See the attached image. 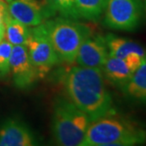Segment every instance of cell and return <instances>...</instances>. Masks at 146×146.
<instances>
[{"label":"cell","instance_id":"9a60e30c","mask_svg":"<svg viewBox=\"0 0 146 146\" xmlns=\"http://www.w3.org/2000/svg\"><path fill=\"white\" fill-rule=\"evenodd\" d=\"M76 8L81 18L97 21L104 12L106 0H74Z\"/></svg>","mask_w":146,"mask_h":146},{"label":"cell","instance_id":"5b68a950","mask_svg":"<svg viewBox=\"0 0 146 146\" xmlns=\"http://www.w3.org/2000/svg\"><path fill=\"white\" fill-rule=\"evenodd\" d=\"M143 11L141 0H106L104 25L115 30L134 31L141 24Z\"/></svg>","mask_w":146,"mask_h":146},{"label":"cell","instance_id":"7402d4cb","mask_svg":"<svg viewBox=\"0 0 146 146\" xmlns=\"http://www.w3.org/2000/svg\"><path fill=\"white\" fill-rule=\"evenodd\" d=\"M145 15H146V0L145 2Z\"/></svg>","mask_w":146,"mask_h":146},{"label":"cell","instance_id":"7c38bea8","mask_svg":"<svg viewBox=\"0 0 146 146\" xmlns=\"http://www.w3.org/2000/svg\"><path fill=\"white\" fill-rule=\"evenodd\" d=\"M110 56L124 59L131 53H137L146 58V50L137 42L124 37L109 34L105 37Z\"/></svg>","mask_w":146,"mask_h":146},{"label":"cell","instance_id":"44dd1931","mask_svg":"<svg viewBox=\"0 0 146 146\" xmlns=\"http://www.w3.org/2000/svg\"><path fill=\"white\" fill-rule=\"evenodd\" d=\"M3 1H5L6 3H11L12 0H3Z\"/></svg>","mask_w":146,"mask_h":146},{"label":"cell","instance_id":"8fae6325","mask_svg":"<svg viewBox=\"0 0 146 146\" xmlns=\"http://www.w3.org/2000/svg\"><path fill=\"white\" fill-rule=\"evenodd\" d=\"M120 89L128 99L140 103H146V59Z\"/></svg>","mask_w":146,"mask_h":146},{"label":"cell","instance_id":"7a4b0ae2","mask_svg":"<svg viewBox=\"0 0 146 146\" xmlns=\"http://www.w3.org/2000/svg\"><path fill=\"white\" fill-rule=\"evenodd\" d=\"M145 142V129L110 115L90 123L80 146H131Z\"/></svg>","mask_w":146,"mask_h":146},{"label":"cell","instance_id":"d6986e66","mask_svg":"<svg viewBox=\"0 0 146 146\" xmlns=\"http://www.w3.org/2000/svg\"><path fill=\"white\" fill-rule=\"evenodd\" d=\"M9 15L8 6L3 0H0V35L4 36L5 35L6 20Z\"/></svg>","mask_w":146,"mask_h":146},{"label":"cell","instance_id":"ac0fdd59","mask_svg":"<svg viewBox=\"0 0 146 146\" xmlns=\"http://www.w3.org/2000/svg\"><path fill=\"white\" fill-rule=\"evenodd\" d=\"M145 59V58L142 57L137 53H131L130 54H128L123 60L125 61L131 72L133 73Z\"/></svg>","mask_w":146,"mask_h":146},{"label":"cell","instance_id":"3957f363","mask_svg":"<svg viewBox=\"0 0 146 146\" xmlns=\"http://www.w3.org/2000/svg\"><path fill=\"white\" fill-rule=\"evenodd\" d=\"M90 123L89 116L72 102L63 98L56 102L53 114L52 132L58 145H81Z\"/></svg>","mask_w":146,"mask_h":146},{"label":"cell","instance_id":"2e32d148","mask_svg":"<svg viewBox=\"0 0 146 146\" xmlns=\"http://www.w3.org/2000/svg\"><path fill=\"white\" fill-rule=\"evenodd\" d=\"M50 7L58 11L63 18L77 21L81 18L76 8L74 0H47Z\"/></svg>","mask_w":146,"mask_h":146},{"label":"cell","instance_id":"30bf717a","mask_svg":"<svg viewBox=\"0 0 146 146\" xmlns=\"http://www.w3.org/2000/svg\"><path fill=\"white\" fill-rule=\"evenodd\" d=\"M8 11L14 19L26 26L42 25L44 18L49 16L37 0H12L9 3Z\"/></svg>","mask_w":146,"mask_h":146},{"label":"cell","instance_id":"52a82bcc","mask_svg":"<svg viewBox=\"0 0 146 146\" xmlns=\"http://www.w3.org/2000/svg\"><path fill=\"white\" fill-rule=\"evenodd\" d=\"M10 72L15 85L19 89H28L40 78L25 45H16L11 48Z\"/></svg>","mask_w":146,"mask_h":146},{"label":"cell","instance_id":"5bb4252c","mask_svg":"<svg viewBox=\"0 0 146 146\" xmlns=\"http://www.w3.org/2000/svg\"><path fill=\"white\" fill-rule=\"evenodd\" d=\"M5 33L7 41L12 46L25 45L26 46L30 30L28 26L14 19L10 14L6 20Z\"/></svg>","mask_w":146,"mask_h":146},{"label":"cell","instance_id":"8992f818","mask_svg":"<svg viewBox=\"0 0 146 146\" xmlns=\"http://www.w3.org/2000/svg\"><path fill=\"white\" fill-rule=\"evenodd\" d=\"M26 46L32 63L40 77H43L59 62L43 24L30 29Z\"/></svg>","mask_w":146,"mask_h":146},{"label":"cell","instance_id":"ffe728a7","mask_svg":"<svg viewBox=\"0 0 146 146\" xmlns=\"http://www.w3.org/2000/svg\"><path fill=\"white\" fill-rule=\"evenodd\" d=\"M3 38H4V36H1V35H0V42H1L2 41H3Z\"/></svg>","mask_w":146,"mask_h":146},{"label":"cell","instance_id":"4fadbf2b","mask_svg":"<svg viewBox=\"0 0 146 146\" xmlns=\"http://www.w3.org/2000/svg\"><path fill=\"white\" fill-rule=\"evenodd\" d=\"M102 71L110 82L119 88L128 81L132 74L123 59L110 55L102 65Z\"/></svg>","mask_w":146,"mask_h":146},{"label":"cell","instance_id":"ba28073f","mask_svg":"<svg viewBox=\"0 0 146 146\" xmlns=\"http://www.w3.org/2000/svg\"><path fill=\"white\" fill-rule=\"evenodd\" d=\"M109 56L105 37L97 36L85 38L79 48L76 62L79 66L101 68Z\"/></svg>","mask_w":146,"mask_h":146},{"label":"cell","instance_id":"9c48e42d","mask_svg":"<svg viewBox=\"0 0 146 146\" xmlns=\"http://www.w3.org/2000/svg\"><path fill=\"white\" fill-rule=\"evenodd\" d=\"M35 137L29 127L14 119H7L0 127V146H33Z\"/></svg>","mask_w":146,"mask_h":146},{"label":"cell","instance_id":"277c9868","mask_svg":"<svg viewBox=\"0 0 146 146\" xmlns=\"http://www.w3.org/2000/svg\"><path fill=\"white\" fill-rule=\"evenodd\" d=\"M59 60L72 63L84 40L91 35L88 27L66 18H58L43 24Z\"/></svg>","mask_w":146,"mask_h":146},{"label":"cell","instance_id":"6da1fadb","mask_svg":"<svg viewBox=\"0 0 146 146\" xmlns=\"http://www.w3.org/2000/svg\"><path fill=\"white\" fill-rule=\"evenodd\" d=\"M64 84L72 102L88 115L91 122L114 115L112 98L101 68L73 67L68 71Z\"/></svg>","mask_w":146,"mask_h":146},{"label":"cell","instance_id":"e0dca14e","mask_svg":"<svg viewBox=\"0 0 146 146\" xmlns=\"http://www.w3.org/2000/svg\"><path fill=\"white\" fill-rule=\"evenodd\" d=\"M12 45L8 41L0 42V79H3L10 72V57Z\"/></svg>","mask_w":146,"mask_h":146}]
</instances>
